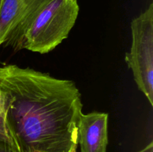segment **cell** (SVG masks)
<instances>
[{
    "label": "cell",
    "mask_w": 153,
    "mask_h": 152,
    "mask_svg": "<svg viewBox=\"0 0 153 152\" xmlns=\"http://www.w3.org/2000/svg\"><path fill=\"white\" fill-rule=\"evenodd\" d=\"M4 123L16 152H68L82 113L76 83L15 64L0 66Z\"/></svg>",
    "instance_id": "6da1fadb"
},
{
    "label": "cell",
    "mask_w": 153,
    "mask_h": 152,
    "mask_svg": "<svg viewBox=\"0 0 153 152\" xmlns=\"http://www.w3.org/2000/svg\"><path fill=\"white\" fill-rule=\"evenodd\" d=\"M79 12L78 0H51L29 22L15 52H50L68 37Z\"/></svg>",
    "instance_id": "7a4b0ae2"
},
{
    "label": "cell",
    "mask_w": 153,
    "mask_h": 152,
    "mask_svg": "<svg viewBox=\"0 0 153 152\" xmlns=\"http://www.w3.org/2000/svg\"><path fill=\"white\" fill-rule=\"evenodd\" d=\"M131 46L126 62L137 88L153 107V3L131 23Z\"/></svg>",
    "instance_id": "3957f363"
},
{
    "label": "cell",
    "mask_w": 153,
    "mask_h": 152,
    "mask_svg": "<svg viewBox=\"0 0 153 152\" xmlns=\"http://www.w3.org/2000/svg\"><path fill=\"white\" fill-rule=\"evenodd\" d=\"M51 0H3L0 8V46L16 50L34 16Z\"/></svg>",
    "instance_id": "277c9868"
},
{
    "label": "cell",
    "mask_w": 153,
    "mask_h": 152,
    "mask_svg": "<svg viewBox=\"0 0 153 152\" xmlns=\"http://www.w3.org/2000/svg\"><path fill=\"white\" fill-rule=\"evenodd\" d=\"M108 119L106 113H82L78 123V144L80 145L81 152H106Z\"/></svg>",
    "instance_id": "5b68a950"
},
{
    "label": "cell",
    "mask_w": 153,
    "mask_h": 152,
    "mask_svg": "<svg viewBox=\"0 0 153 152\" xmlns=\"http://www.w3.org/2000/svg\"><path fill=\"white\" fill-rule=\"evenodd\" d=\"M0 140L5 142L9 143L11 145L10 139L9 138L7 129H6L5 123H4V110L3 101L0 96Z\"/></svg>",
    "instance_id": "8992f818"
},
{
    "label": "cell",
    "mask_w": 153,
    "mask_h": 152,
    "mask_svg": "<svg viewBox=\"0 0 153 152\" xmlns=\"http://www.w3.org/2000/svg\"><path fill=\"white\" fill-rule=\"evenodd\" d=\"M0 152H16L9 143L0 140Z\"/></svg>",
    "instance_id": "52a82bcc"
},
{
    "label": "cell",
    "mask_w": 153,
    "mask_h": 152,
    "mask_svg": "<svg viewBox=\"0 0 153 152\" xmlns=\"http://www.w3.org/2000/svg\"><path fill=\"white\" fill-rule=\"evenodd\" d=\"M137 152H153V142L152 141L150 142L149 144H148L147 145L145 148H143L141 150L138 151Z\"/></svg>",
    "instance_id": "ba28073f"
},
{
    "label": "cell",
    "mask_w": 153,
    "mask_h": 152,
    "mask_svg": "<svg viewBox=\"0 0 153 152\" xmlns=\"http://www.w3.org/2000/svg\"><path fill=\"white\" fill-rule=\"evenodd\" d=\"M77 148L78 146H75V147H73L68 152H77Z\"/></svg>",
    "instance_id": "9c48e42d"
},
{
    "label": "cell",
    "mask_w": 153,
    "mask_h": 152,
    "mask_svg": "<svg viewBox=\"0 0 153 152\" xmlns=\"http://www.w3.org/2000/svg\"><path fill=\"white\" fill-rule=\"evenodd\" d=\"M3 0H0V8H1V3H2Z\"/></svg>",
    "instance_id": "30bf717a"
}]
</instances>
